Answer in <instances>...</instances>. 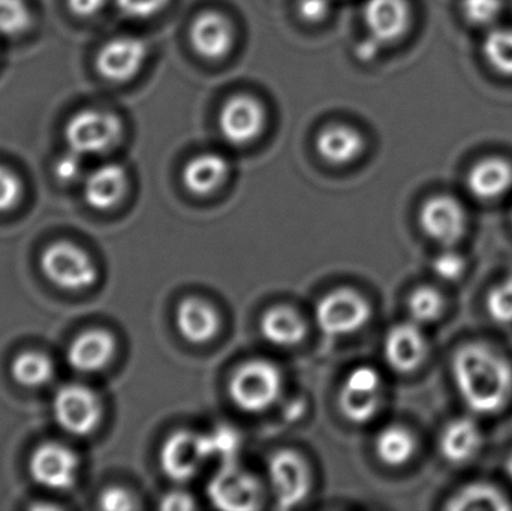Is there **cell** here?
<instances>
[{"label":"cell","mask_w":512,"mask_h":511,"mask_svg":"<svg viewBox=\"0 0 512 511\" xmlns=\"http://www.w3.org/2000/svg\"><path fill=\"white\" fill-rule=\"evenodd\" d=\"M481 50L493 71L512 78V27L495 26L489 29Z\"/></svg>","instance_id":"cell-28"},{"label":"cell","mask_w":512,"mask_h":511,"mask_svg":"<svg viewBox=\"0 0 512 511\" xmlns=\"http://www.w3.org/2000/svg\"><path fill=\"white\" fill-rule=\"evenodd\" d=\"M53 413L63 431L83 437L101 422L102 404L89 387L68 384L54 396Z\"/></svg>","instance_id":"cell-6"},{"label":"cell","mask_w":512,"mask_h":511,"mask_svg":"<svg viewBox=\"0 0 512 511\" xmlns=\"http://www.w3.org/2000/svg\"><path fill=\"white\" fill-rule=\"evenodd\" d=\"M44 275L57 287L69 291L92 287L98 279V270L92 258L68 242H57L45 249L41 258Z\"/></svg>","instance_id":"cell-4"},{"label":"cell","mask_w":512,"mask_h":511,"mask_svg":"<svg viewBox=\"0 0 512 511\" xmlns=\"http://www.w3.org/2000/svg\"><path fill=\"white\" fill-rule=\"evenodd\" d=\"M149 56L146 42L137 36H117L102 45L96 56V69L108 81L131 80Z\"/></svg>","instance_id":"cell-13"},{"label":"cell","mask_w":512,"mask_h":511,"mask_svg":"<svg viewBox=\"0 0 512 511\" xmlns=\"http://www.w3.org/2000/svg\"><path fill=\"white\" fill-rule=\"evenodd\" d=\"M450 511H507L512 509L510 498L498 486L474 482L463 486L448 500Z\"/></svg>","instance_id":"cell-26"},{"label":"cell","mask_w":512,"mask_h":511,"mask_svg":"<svg viewBox=\"0 0 512 511\" xmlns=\"http://www.w3.org/2000/svg\"><path fill=\"white\" fill-rule=\"evenodd\" d=\"M330 0H298L297 11L301 20L307 23H319L330 14Z\"/></svg>","instance_id":"cell-40"},{"label":"cell","mask_w":512,"mask_h":511,"mask_svg":"<svg viewBox=\"0 0 512 511\" xmlns=\"http://www.w3.org/2000/svg\"><path fill=\"white\" fill-rule=\"evenodd\" d=\"M230 173V164L219 153H201L186 164L183 183L192 194L206 197L218 191Z\"/></svg>","instance_id":"cell-24"},{"label":"cell","mask_w":512,"mask_h":511,"mask_svg":"<svg viewBox=\"0 0 512 511\" xmlns=\"http://www.w3.org/2000/svg\"><path fill=\"white\" fill-rule=\"evenodd\" d=\"M511 221H512V212H511Z\"/></svg>","instance_id":"cell-46"},{"label":"cell","mask_w":512,"mask_h":511,"mask_svg":"<svg viewBox=\"0 0 512 511\" xmlns=\"http://www.w3.org/2000/svg\"><path fill=\"white\" fill-rule=\"evenodd\" d=\"M29 470L39 486L66 491L77 480L78 456L63 444L45 443L30 458Z\"/></svg>","instance_id":"cell-12"},{"label":"cell","mask_w":512,"mask_h":511,"mask_svg":"<svg viewBox=\"0 0 512 511\" xmlns=\"http://www.w3.org/2000/svg\"><path fill=\"white\" fill-rule=\"evenodd\" d=\"M384 353L385 360L394 371L411 374L426 362L429 344L421 327L411 321L397 324L388 332Z\"/></svg>","instance_id":"cell-17"},{"label":"cell","mask_w":512,"mask_h":511,"mask_svg":"<svg viewBox=\"0 0 512 511\" xmlns=\"http://www.w3.org/2000/svg\"><path fill=\"white\" fill-rule=\"evenodd\" d=\"M30 24L32 14L24 0H0V35H21Z\"/></svg>","instance_id":"cell-32"},{"label":"cell","mask_w":512,"mask_h":511,"mask_svg":"<svg viewBox=\"0 0 512 511\" xmlns=\"http://www.w3.org/2000/svg\"><path fill=\"white\" fill-rule=\"evenodd\" d=\"M21 182L11 170L0 165V212L12 209L20 200Z\"/></svg>","instance_id":"cell-37"},{"label":"cell","mask_w":512,"mask_h":511,"mask_svg":"<svg viewBox=\"0 0 512 511\" xmlns=\"http://www.w3.org/2000/svg\"><path fill=\"white\" fill-rule=\"evenodd\" d=\"M444 311V297L436 288L420 287L409 296V317L418 326L435 323L442 317Z\"/></svg>","instance_id":"cell-30"},{"label":"cell","mask_w":512,"mask_h":511,"mask_svg":"<svg viewBox=\"0 0 512 511\" xmlns=\"http://www.w3.org/2000/svg\"><path fill=\"white\" fill-rule=\"evenodd\" d=\"M69 11L77 17H93L104 9L107 0H66Z\"/></svg>","instance_id":"cell-41"},{"label":"cell","mask_w":512,"mask_h":511,"mask_svg":"<svg viewBox=\"0 0 512 511\" xmlns=\"http://www.w3.org/2000/svg\"><path fill=\"white\" fill-rule=\"evenodd\" d=\"M417 441L405 426L391 425L376 438V455L388 467H402L414 458Z\"/></svg>","instance_id":"cell-27"},{"label":"cell","mask_w":512,"mask_h":511,"mask_svg":"<svg viewBox=\"0 0 512 511\" xmlns=\"http://www.w3.org/2000/svg\"><path fill=\"white\" fill-rule=\"evenodd\" d=\"M484 434L471 417L451 420L441 432L439 450L445 461L453 465H466L480 455Z\"/></svg>","instance_id":"cell-19"},{"label":"cell","mask_w":512,"mask_h":511,"mask_svg":"<svg viewBox=\"0 0 512 511\" xmlns=\"http://www.w3.org/2000/svg\"><path fill=\"white\" fill-rule=\"evenodd\" d=\"M209 497L222 510H254L261 501V488L252 474L227 464L210 483Z\"/></svg>","instance_id":"cell-14"},{"label":"cell","mask_w":512,"mask_h":511,"mask_svg":"<svg viewBox=\"0 0 512 511\" xmlns=\"http://www.w3.org/2000/svg\"><path fill=\"white\" fill-rule=\"evenodd\" d=\"M303 408V402H291V404L286 405V417H289L291 420L297 419V417L301 416Z\"/></svg>","instance_id":"cell-44"},{"label":"cell","mask_w":512,"mask_h":511,"mask_svg":"<svg viewBox=\"0 0 512 511\" xmlns=\"http://www.w3.org/2000/svg\"><path fill=\"white\" fill-rule=\"evenodd\" d=\"M99 507L102 510L129 511L137 509L138 504L131 492L116 486V488L105 489L102 492L99 497Z\"/></svg>","instance_id":"cell-38"},{"label":"cell","mask_w":512,"mask_h":511,"mask_svg":"<svg viewBox=\"0 0 512 511\" xmlns=\"http://www.w3.org/2000/svg\"><path fill=\"white\" fill-rule=\"evenodd\" d=\"M316 150L328 164H351L363 153L364 137L345 123H331L316 135Z\"/></svg>","instance_id":"cell-21"},{"label":"cell","mask_w":512,"mask_h":511,"mask_svg":"<svg viewBox=\"0 0 512 511\" xmlns=\"http://www.w3.org/2000/svg\"><path fill=\"white\" fill-rule=\"evenodd\" d=\"M421 228L424 233L445 248H453L465 237V207L450 195H435L421 206Z\"/></svg>","instance_id":"cell-8"},{"label":"cell","mask_w":512,"mask_h":511,"mask_svg":"<svg viewBox=\"0 0 512 511\" xmlns=\"http://www.w3.org/2000/svg\"><path fill=\"white\" fill-rule=\"evenodd\" d=\"M176 324L180 335L186 341L204 344L218 335L221 318L218 311L206 300L189 297L177 308Z\"/></svg>","instance_id":"cell-22"},{"label":"cell","mask_w":512,"mask_h":511,"mask_svg":"<svg viewBox=\"0 0 512 511\" xmlns=\"http://www.w3.org/2000/svg\"><path fill=\"white\" fill-rule=\"evenodd\" d=\"M261 333L276 347H294L307 335L306 323L289 306H273L261 317Z\"/></svg>","instance_id":"cell-25"},{"label":"cell","mask_w":512,"mask_h":511,"mask_svg":"<svg viewBox=\"0 0 512 511\" xmlns=\"http://www.w3.org/2000/svg\"><path fill=\"white\" fill-rule=\"evenodd\" d=\"M486 309L493 323L501 326L512 324V276L490 288Z\"/></svg>","instance_id":"cell-33"},{"label":"cell","mask_w":512,"mask_h":511,"mask_svg":"<svg viewBox=\"0 0 512 511\" xmlns=\"http://www.w3.org/2000/svg\"><path fill=\"white\" fill-rule=\"evenodd\" d=\"M209 441L210 458L218 456L222 461L230 462L239 452L240 438L237 437L236 431L231 428L216 429L212 435H207Z\"/></svg>","instance_id":"cell-35"},{"label":"cell","mask_w":512,"mask_h":511,"mask_svg":"<svg viewBox=\"0 0 512 511\" xmlns=\"http://www.w3.org/2000/svg\"><path fill=\"white\" fill-rule=\"evenodd\" d=\"M189 39L201 57L219 60L233 50L236 32L227 15L218 11H204L192 21Z\"/></svg>","instance_id":"cell-16"},{"label":"cell","mask_w":512,"mask_h":511,"mask_svg":"<svg viewBox=\"0 0 512 511\" xmlns=\"http://www.w3.org/2000/svg\"><path fill=\"white\" fill-rule=\"evenodd\" d=\"M122 135V120L108 111H78L65 126L69 150L81 156L98 155L113 149Z\"/></svg>","instance_id":"cell-3"},{"label":"cell","mask_w":512,"mask_h":511,"mask_svg":"<svg viewBox=\"0 0 512 511\" xmlns=\"http://www.w3.org/2000/svg\"><path fill=\"white\" fill-rule=\"evenodd\" d=\"M267 122L264 105L251 95L228 99L219 114V129L234 146H246L262 134Z\"/></svg>","instance_id":"cell-10"},{"label":"cell","mask_w":512,"mask_h":511,"mask_svg":"<svg viewBox=\"0 0 512 511\" xmlns=\"http://www.w3.org/2000/svg\"><path fill=\"white\" fill-rule=\"evenodd\" d=\"M170 0H116L117 9L123 17L131 20H147L164 11Z\"/></svg>","instance_id":"cell-36"},{"label":"cell","mask_w":512,"mask_h":511,"mask_svg":"<svg viewBox=\"0 0 512 511\" xmlns=\"http://www.w3.org/2000/svg\"><path fill=\"white\" fill-rule=\"evenodd\" d=\"M83 173V162H81V155L69 150L66 155L60 156L54 164V174L57 179L62 182H74Z\"/></svg>","instance_id":"cell-39"},{"label":"cell","mask_w":512,"mask_h":511,"mask_svg":"<svg viewBox=\"0 0 512 511\" xmlns=\"http://www.w3.org/2000/svg\"><path fill=\"white\" fill-rule=\"evenodd\" d=\"M128 186L125 168L119 164H105L96 168L84 182V200L96 210H108L122 201Z\"/></svg>","instance_id":"cell-23"},{"label":"cell","mask_w":512,"mask_h":511,"mask_svg":"<svg viewBox=\"0 0 512 511\" xmlns=\"http://www.w3.org/2000/svg\"><path fill=\"white\" fill-rule=\"evenodd\" d=\"M466 188L480 201H495L512 189V164L501 156H489L472 165L466 176Z\"/></svg>","instance_id":"cell-18"},{"label":"cell","mask_w":512,"mask_h":511,"mask_svg":"<svg viewBox=\"0 0 512 511\" xmlns=\"http://www.w3.org/2000/svg\"><path fill=\"white\" fill-rule=\"evenodd\" d=\"M282 374L267 360H251L231 378L230 395L246 413H262L276 404L282 392Z\"/></svg>","instance_id":"cell-2"},{"label":"cell","mask_w":512,"mask_h":511,"mask_svg":"<svg viewBox=\"0 0 512 511\" xmlns=\"http://www.w3.org/2000/svg\"><path fill=\"white\" fill-rule=\"evenodd\" d=\"M162 510H192L195 509L194 500L191 495L185 494V492H171V494L165 495L161 501Z\"/></svg>","instance_id":"cell-42"},{"label":"cell","mask_w":512,"mask_h":511,"mask_svg":"<svg viewBox=\"0 0 512 511\" xmlns=\"http://www.w3.org/2000/svg\"><path fill=\"white\" fill-rule=\"evenodd\" d=\"M116 341L107 330H87L69 345L68 363L80 372H98L111 362Z\"/></svg>","instance_id":"cell-20"},{"label":"cell","mask_w":512,"mask_h":511,"mask_svg":"<svg viewBox=\"0 0 512 511\" xmlns=\"http://www.w3.org/2000/svg\"><path fill=\"white\" fill-rule=\"evenodd\" d=\"M209 458L207 435L177 431L162 446L161 467L171 480L186 482L198 473Z\"/></svg>","instance_id":"cell-9"},{"label":"cell","mask_w":512,"mask_h":511,"mask_svg":"<svg viewBox=\"0 0 512 511\" xmlns=\"http://www.w3.org/2000/svg\"><path fill=\"white\" fill-rule=\"evenodd\" d=\"M363 17L370 38L381 45L394 44L408 33L412 9L408 0H366Z\"/></svg>","instance_id":"cell-15"},{"label":"cell","mask_w":512,"mask_h":511,"mask_svg":"<svg viewBox=\"0 0 512 511\" xmlns=\"http://www.w3.org/2000/svg\"><path fill=\"white\" fill-rule=\"evenodd\" d=\"M54 366L45 354L38 351L20 354L11 365V374L17 383L26 387H39L50 381Z\"/></svg>","instance_id":"cell-29"},{"label":"cell","mask_w":512,"mask_h":511,"mask_svg":"<svg viewBox=\"0 0 512 511\" xmlns=\"http://www.w3.org/2000/svg\"><path fill=\"white\" fill-rule=\"evenodd\" d=\"M381 47L382 45L379 44L378 41H375V39L370 38L369 36V39L361 41L360 44L357 45L355 53H357V57L361 62H370V60H373L378 56L379 48Z\"/></svg>","instance_id":"cell-43"},{"label":"cell","mask_w":512,"mask_h":511,"mask_svg":"<svg viewBox=\"0 0 512 511\" xmlns=\"http://www.w3.org/2000/svg\"><path fill=\"white\" fill-rule=\"evenodd\" d=\"M271 488L282 509H292L309 494L310 477L306 462L292 450H280L268 464Z\"/></svg>","instance_id":"cell-11"},{"label":"cell","mask_w":512,"mask_h":511,"mask_svg":"<svg viewBox=\"0 0 512 511\" xmlns=\"http://www.w3.org/2000/svg\"><path fill=\"white\" fill-rule=\"evenodd\" d=\"M454 386L465 407L477 416H496L512 401L510 360L486 342H466L451 360Z\"/></svg>","instance_id":"cell-1"},{"label":"cell","mask_w":512,"mask_h":511,"mask_svg":"<svg viewBox=\"0 0 512 511\" xmlns=\"http://www.w3.org/2000/svg\"><path fill=\"white\" fill-rule=\"evenodd\" d=\"M381 375L372 366L352 369L340 390L343 416L355 425L370 422L381 407Z\"/></svg>","instance_id":"cell-7"},{"label":"cell","mask_w":512,"mask_h":511,"mask_svg":"<svg viewBox=\"0 0 512 511\" xmlns=\"http://www.w3.org/2000/svg\"><path fill=\"white\" fill-rule=\"evenodd\" d=\"M369 303L361 294L340 288L322 297L316 306V323L328 336H345L360 330L369 321Z\"/></svg>","instance_id":"cell-5"},{"label":"cell","mask_w":512,"mask_h":511,"mask_svg":"<svg viewBox=\"0 0 512 511\" xmlns=\"http://www.w3.org/2000/svg\"><path fill=\"white\" fill-rule=\"evenodd\" d=\"M466 258L453 248H447L441 254L436 255L432 263L433 273L441 281L457 282L463 278L466 272Z\"/></svg>","instance_id":"cell-34"},{"label":"cell","mask_w":512,"mask_h":511,"mask_svg":"<svg viewBox=\"0 0 512 511\" xmlns=\"http://www.w3.org/2000/svg\"><path fill=\"white\" fill-rule=\"evenodd\" d=\"M463 18L475 27L492 29L498 26L505 11L504 0H462Z\"/></svg>","instance_id":"cell-31"},{"label":"cell","mask_w":512,"mask_h":511,"mask_svg":"<svg viewBox=\"0 0 512 511\" xmlns=\"http://www.w3.org/2000/svg\"><path fill=\"white\" fill-rule=\"evenodd\" d=\"M505 471H507L508 479L512 482V453L508 456L507 461H505Z\"/></svg>","instance_id":"cell-45"}]
</instances>
